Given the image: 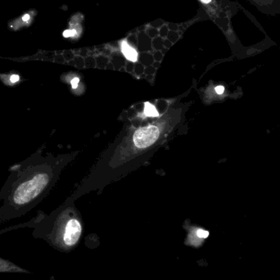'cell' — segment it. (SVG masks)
<instances>
[{
	"label": "cell",
	"instance_id": "8992f818",
	"mask_svg": "<svg viewBox=\"0 0 280 280\" xmlns=\"http://www.w3.org/2000/svg\"><path fill=\"white\" fill-rule=\"evenodd\" d=\"M197 234L198 237H201V238H206L209 235V232L206 231V230H203V229H199V230H197Z\"/></svg>",
	"mask_w": 280,
	"mask_h": 280
},
{
	"label": "cell",
	"instance_id": "7a4b0ae2",
	"mask_svg": "<svg viewBox=\"0 0 280 280\" xmlns=\"http://www.w3.org/2000/svg\"><path fill=\"white\" fill-rule=\"evenodd\" d=\"M159 129L154 125H149L138 129L134 134V142L136 147L144 148L152 145L158 139Z\"/></svg>",
	"mask_w": 280,
	"mask_h": 280
},
{
	"label": "cell",
	"instance_id": "ba28073f",
	"mask_svg": "<svg viewBox=\"0 0 280 280\" xmlns=\"http://www.w3.org/2000/svg\"><path fill=\"white\" fill-rule=\"evenodd\" d=\"M19 80H20V76L18 75L14 74V75H11V77H10V81L12 83H17V82H18Z\"/></svg>",
	"mask_w": 280,
	"mask_h": 280
},
{
	"label": "cell",
	"instance_id": "6da1fadb",
	"mask_svg": "<svg viewBox=\"0 0 280 280\" xmlns=\"http://www.w3.org/2000/svg\"><path fill=\"white\" fill-rule=\"evenodd\" d=\"M50 183L49 173L40 166L31 165L7 190L8 203L17 207H27L42 196Z\"/></svg>",
	"mask_w": 280,
	"mask_h": 280
},
{
	"label": "cell",
	"instance_id": "8fae6325",
	"mask_svg": "<svg viewBox=\"0 0 280 280\" xmlns=\"http://www.w3.org/2000/svg\"><path fill=\"white\" fill-rule=\"evenodd\" d=\"M29 19H30V15H28V14L25 15L24 17H22V20H23L24 21H28Z\"/></svg>",
	"mask_w": 280,
	"mask_h": 280
},
{
	"label": "cell",
	"instance_id": "7c38bea8",
	"mask_svg": "<svg viewBox=\"0 0 280 280\" xmlns=\"http://www.w3.org/2000/svg\"><path fill=\"white\" fill-rule=\"evenodd\" d=\"M201 1L202 3H209L211 0H201Z\"/></svg>",
	"mask_w": 280,
	"mask_h": 280
},
{
	"label": "cell",
	"instance_id": "3957f363",
	"mask_svg": "<svg viewBox=\"0 0 280 280\" xmlns=\"http://www.w3.org/2000/svg\"><path fill=\"white\" fill-rule=\"evenodd\" d=\"M81 233V226L76 219H71L67 223L64 235V242L67 245H73L79 238Z\"/></svg>",
	"mask_w": 280,
	"mask_h": 280
},
{
	"label": "cell",
	"instance_id": "9c48e42d",
	"mask_svg": "<svg viewBox=\"0 0 280 280\" xmlns=\"http://www.w3.org/2000/svg\"><path fill=\"white\" fill-rule=\"evenodd\" d=\"M79 78H74V79H71V86L73 89H76L78 87V84H79Z\"/></svg>",
	"mask_w": 280,
	"mask_h": 280
},
{
	"label": "cell",
	"instance_id": "277c9868",
	"mask_svg": "<svg viewBox=\"0 0 280 280\" xmlns=\"http://www.w3.org/2000/svg\"><path fill=\"white\" fill-rule=\"evenodd\" d=\"M121 50L125 57L131 61H136L138 59V53L136 50L131 48L126 41H123L121 43Z\"/></svg>",
	"mask_w": 280,
	"mask_h": 280
},
{
	"label": "cell",
	"instance_id": "30bf717a",
	"mask_svg": "<svg viewBox=\"0 0 280 280\" xmlns=\"http://www.w3.org/2000/svg\"><path fill=\"white\" fill-rule=\"evenodd\" d=\"M215 91H216V93L218 94H222L224 93V91H225V88L223 86H217L215 88Z\"/></svg>",
	"mask_w": 280,
	"mask_h": 280
},
{
	"label": "cell",
	"instance_id": "52a82bcc",
	"mask_svg": "<svg viewBox=\"0 0 280 280\" xmlns=\"http://www.w3.org/2000/svg\"><path fill=\"white\" fill-rule=\"evenodd\" d=\"M76 34V31L75 30H67L63 32V36L64 37H71L73 36Z\"/></svg>",
	"mask_w": 280,
	"mask_h": 280
},
{
	"label": "cell",
	"instance_id": "5b68a950",
	"mask_svg": "<svg viewBox=\"0 0 280 280\" xmlns=\"http://www.w3.org/2000/svg\"><path fill=\"white\" fill-rule=\"evenodd\" d=\"M144 114L145 116H150V117H157L159 116L158 111H157L156 107L150 103H145Z\"/></svg>",
	"mask_w": 280,
	"mask_h": 280
}]
</instances>
